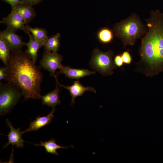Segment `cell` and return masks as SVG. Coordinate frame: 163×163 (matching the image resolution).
<instances>
[{
	"instance_id": "obj_21",
	"label": "cell",
	"mask_w": 163,
	"mask_h": 163,
	"mask_svg": "<svg viewBox=\"0 0 163 163\" xmlns=\"http://www.w3.org/2000/svg\"><path fill=\"white\" fill-rule=\"evenodd\" d=\"M123 63L126 64H130L132 61V57L128 51H125L121 54Z\"/></svg>"
},
{
	"instance_id": "obj_2",
	"label": "cell",
	"mask_w": 163,
	"mask_h": 163,
	"mask_svg": "<svg viewBox=\"0 0 163 163\" xmlns=\"http://www.w3.org/2000/svg\"><path fill=\"white\" fill-rule=\"evenodd\" d=\"M6 81L18 87L24 96V101L30 98L40 99L43 75L26 51L11 52L5 65Z\"/></svg>"
},
{
	"instance_id": "obj_11",
	"label": "cell",
	"mask_w": 163,
	"mask_h": 163,
	"mask_svg": "<svg viewBox=\"0 0 163 163\" xmlns=\"http://www.w3.org/2000/svg\"><path fill=\"white\" fill-rule=\"evenodd\" d=\"M59 70L57 72L58 75L59 74H63L66 77L77 79L95 73V71H90L88 69H74L62 65Z\"/></svg>"
},
{
	"instance_id": "obj_16",
	"label": "cell",
	"mask_w": 163,
	"mask_h": 163,
	"mask_svg": "<svg viewBox=\"0 0 163 163\" xmlns=\"http://www.w3.org/2000/svg\"><path fill=\"white\" fill-rule=\"evenodd\" d=\"M26 27L29 32L38 42L41 46H44L46 41L49 38L47 31L45 29L36 27H32L26 25Z\"/></svg>"
},
{
	"instance_id": "obj_1",
	"label": "cell",
	"mask_w": 163,
	"mask_h": 163,
	"mask_svg": "<svg viewBox=\"0 0 163 163\" xmlns=\"http://www.w3.org/2000/svg\"><path fill=\"white\" fill-rule=\"evenodd\" d=\"M147 31L141 39L136 71L147 77L163 72V12L152 10L145 19Z\"/></svg>"
},
{
	"instance_id": "obj_19",
	"label": "cell",
	"mask_w": 163,
	"mask_h": 163,
	"mask_svg": "<svg viewBox=\"0 0 163 163\" xmlns=\"http://www.w3.org/2000/svg\"><path fill=\"white\" fill-rule=\"evenodd\" d=\"M114 35L113 30L108 27H104L99 30L97 34L99 41L101 43L106 44L111 42Z\"/></svg>"
},
{
	"instance_id": "obj_9",
	"label": "cell",
	"mask_w": 163,
	"mask_h": 163,
	"mask_svg": "<svg viewBox=\"0 0 163 163\" xmlns=\"http://www.w3.org/2000/svg\"><path fill=\"white\" fill-rule=\"evenodd\" d=\"M56 83L60 87H63L68 90L72 97L71 106L75 103V98L78 97L82 96L86 91H91L94 93L96 92L95 89L92 87L84 86L78 81H75L71 86H65L60 84L58 82L57 77L55 78Z\"/></svg>"
},
{
	"instance_id": "obj_4",
	"label": "cell",
	"mask_w": 163,
	"mask_h": 163,
	"mask_svg": "<svg viewBox=\"0 0 163 163\" xmlns=\"http://www.w3.org/2000/svg\"><path fill=\"white\" fill-rule=\"evenodd\" d=\"M113 53L111 50L106 52L95 48L92 53L89 64L91 67L103 76L110 75L116 68L113 57Z\"/></svg>"
},
{
	"instance_id": "obj_15",
	"label": "cell",
	"mask_w": 163,
	"mask_h": 163,
	"mask_svg": "<svg viewBox=\"0 0 163 163\" xmlns=\"http://www.w3.org/2000/svg\"><path fill=\"white\" fill-rule=\"evenodd\" d=\"M29 36V40L26 43L27 48L26 50L34 63L36 62L37 59V53L42 47L38 42L28 30L27 33Z\"/></svg>"
},
{
	"instance_id": "obj_13",
	"label": "cell",
	"mask_w": 163,
	"mask_h": 163,
	"mask_svg": "<svg viewBox=\"0 0 163 163\" xmlns=\"http://www.w3.org/2000/svg\"><path fill=\"white\" fill-rule=\"evenodd\" d=\"M60 88L56 83L55 89L44 96H41L42 103L43 105L54 107L59 104L61 100L59 97V89Z\"/></svg>"
},
{
	"instance_id": "obj_23",
	"label": "cell",
	"mask_w": 163,
	"mask_h": 163,
	"mask_svg": "<svg viewBox=\"0 0 163 163\" xmlns=\"http://www.w3.org/2000/svg\"><path fill=\"white\" fill-rule=\"evenodd\" d=\"M113 60L116 66L118 67L122 66L124 63L121 55H116L114 57Z\"/></svg>"
},
{
	"instance_id": "obj_7",
	"label": "cell",
	"mask_w": 163,
	"mask_h": 163,
	"mask_svg": "<svg viewBox=\"0 0 163 163\" xmlns=\"http://www.w3.org/2000/svg\"><path fill=\"white\" fill-rule=\"evenodd\" d=\"M0 36L11 52L21 50L24 46H26V43L23 41L22 37L17 34L15 31L8 27L0 31Z\"/></svg>"
},
{
	"instance_id": "obj_8",
	"label": "cell",
	"mask_w": 163,
	"mask_h": 163,
	"mask_svg": "<svg viewBox=\"0 0 163 163\" xmlns=\"http://www.w3.org/2000/svg\"><path fill=\"white\" fill-rule=\"evenodd\" d=\"M0 23L6 24L7 27L15 32L21 30L27 33L28 31L23 17L19 13L13 9L8 15L0 21Z\"/></svg>"
},
{
	"instance_id": "obj_25",
	"label": "cell",
	"mask_w": 163,
	"mask_h": 163,
	"mask_svg": "<svg viewBox=\"0 0 163 163\" xmlns=\"http://www.w3.org/2000/svg\"><path fill=\"white\" fill-rule=\"evenodd\" d=\"M2 1L10 4L12 8H13L17 5L21 4L20 0H1Z\"/></svg>"
},
{
	"instance_id": "obj_6",
	"label": "cell",
	"mask_w": 163,
	"mask_h": 163,
	"mask_svg": "<svg viewBox=\"0 0 163 163\" xmlns=\"http://www.w3.org/2000/svg\"><path fill=\"white\" fill-rule=\"evenodd\" d=\"M62 59L61 54L45 51L40 63L42 68L50 72L51 76L56 78L58 76L57 70L62 66Z\"/></svg>"
},
{
	"instance_id": "obj_20",
	"label": "cell",
	"mask_w": 163,
	"mask_h": 163,
	"mask_svg": "<svg viewBox=\"0 0 163 163\" xmlns=\"http://www.w3.org/2000/svg\"><path fill=\"white\" fill-rule=\"evenodd\" d=\"M10 51L8 46L0 36V59L6 65L10 58Z\"/></svg>"
},
{
	"instance_id": "obj_12",
	"label": "cell",
	"mask_w": 163,
	"mask_h": 163,
	"mask_svg": "<svg viewBox=\"0 0 163 163\" xmlns=\"http://www.w3.org/2000/svg\"><path fill=\"white\" fill-rule=\"evenodd\" d=\"M55 110V107H53L51 112L47 115L39 116L36 117L35 120L31 121L29 127L22 132V133L24 134L27 132L38 130L42 127L50 124L54 117V113Z\"/></svg>"
},
{
	"instance_id": "obj_10",
	"label": "cell",
	"mask_w": 163,
	"mask_h": 163,
	"mask_svg": "<svg viewBox=\"0 0 163 163\" xmlns=\"http://www.w3.org/2000/svg\"><path fill=\"white\" fill-rule=\"evenodd\" d=\"M7 126L10 129V131L8 135V141L3 146V148L7 147L10 144L13 146H16L17 148H22L24 146V141L22 139V136L23 134L20 131L19 127L15 128L9 120L7 118L6 121Z\"/></svg>"
},
{
	"instance_id": "obj_18",
	"label": "cell",
	"mask_w": 163,
	"mask_h": 163,
	"mask_svg": "<svg viewBox=\"0 0 163 163\" xmlns=\"http://www.w3.org/2000/svg\"><path fill=\"white\" fill-rule=\"evenodd\" d=\"M40 144H33L35 146H43L46 152L54 154L57 155L59 154L56 151V150L59 149H66L69 147H72V146L67 147L62 146L57 144L56 142V140L53 139H51L47 141L43 142L40 141Z\"/></svg>"
},
{
	"instance_id": "obj_14",
	"label": "cell",
	"mask_w": 163,
	"mask_h": 163,
	"mask_svg": "<svg viewBox=\"0 0 163 163\" xmlns=\"http://www.w3.org/2000/svg\"><path fill=\"white\" fill-rule=\"evenodd\" d=\"M12 9L17 11L22 16L25 21L26 25H28L36 15L32 6L28 5L21 4Z\"/></svg>"
},
{
	"instance_id": "obj_5",
	"label": "cell",
	"mask_w": 163,
	"mask_h": 163,
	"mask_svg": "<svg viewBox=\"0 0 163 163\" xmlns=\"http://www.w3.org/2000/svg\"><path fill=\"white\" fill-rule=\"evenodd\" d=\"M22 93L15 86L7 82H0V114L3 115L8 113L17 103Z\"/></svg>"
},
{
	"instance_id": "obj_3",
	"label": "cell",
	"mask_w": 163,
	"mask_h": 163,
	"mask_svg": "<svg viewBox=\"0 0 163 163\" xmlns=\"http://www.w3.org/2000/svg\"><path fill=\"white\" fill-rule=\"evenodd\" d=\"M147 30L139 16L135 13L116 23L113 29L114 35L121 40L124 48L134 45L137 40L143 37Z\"/></svg>"
},
{
	"instance_id": "obj_22",
	"label": "cell",
	"mask_w": 163,
	"mask_h": 163,
	"mask_svg": "<svg viewBox=\"0 0 163 163\" xmlns=\"http://www.w3.org/2000/svg\"><path fill=\"white\" fill-rule=\"evenodd\" d=\"M43 0H20L21 4L33 6L41 3Z\"/></svg>"
},
{
	"instance_id": "obj_24",
	"label": "cell",
	"mask_w": 163,
	"mask_h": 163,
	"mask_svg": "<svg viewBox=\"0 0 163 163\" xmlns=\"http://www.w3.org/2000/svg\"><path fill=\"white\" fill-rule=\"evenodd\" d=\"M7 78V71L6 67L0 68V80L6 81Z\"/></svg>"
},
{
	"instance_id": "obj_17",
	"label": "cell",
	"mask_w": 163,
	"mask_h": 163,
	"mask_svg": "<svg viewBox=\"0 0 163 163\" xmlns=\"http://www.w3.org/2000/svg\"><path fill=\"white\" fill-rule=\"evenodd\" d=\"M60 34L57 33L49 37L44 46L45 51L57 53L59 50L60 45Z\"/></svg>"
}]
</instances>
